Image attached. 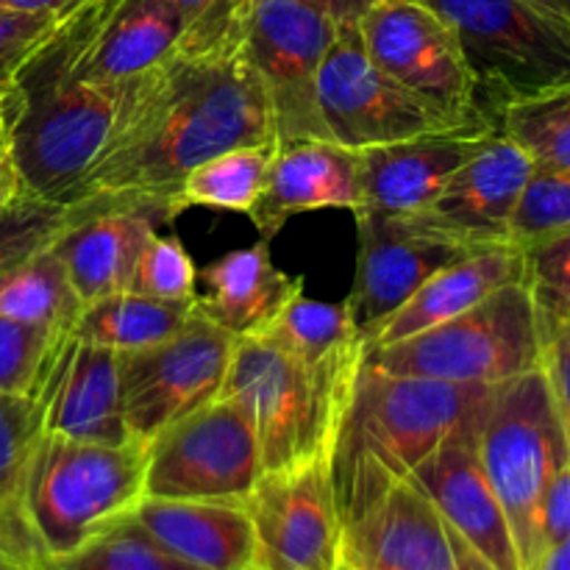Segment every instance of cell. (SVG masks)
<instances>
[{
  "label": "cell",
  "instance_id": "1",
  "mask_svg": "<svg viewBox=\"0 0 570 570\" xmlns=\"http://www.w3.org/2000/svg\"><path fill=\"white\" fill-rule=\"evenodd\" d=\"M273 139L278 142L271 98L237 37L206 48L181 45L122 83L109 142L70 204L104 195L178 200L184 178L206 159Z\"/></svg>",
  "mask_w": 570,
  "mask_h": 570
},
{
  "label": "cell",
  "instance_id": "2",
  "mask_svg": "<svg viewBox=\"0 0 570 570\" xmlns=\"http://www.w3.org/2000/svg\"><path fill=\"white\" fill-rule=\"evenodd\" d=\"M490 399L484 384L404 376L362 360L328 451L343 527L451 438L482 426Z\"/></svg>",
  "mask_w": 570,
  "mask_h": 570
},
{
  "label": "cell",
  "instance_id": "3",
  "mask_svg": "<svg viewBox=\"0 0 570 570\" xmlns=\"http://www.w3.org/2000/svg\"><path fill=\"white\" fill-rule=\"evenodd\" d=\"M142 443H83L39 434L26 479V515L45 566L120 523L145 499Z\"/></svg>",
  "mask_w": 570,
  "mask_h": 570
},
{
  "label": "cell",
  "instance_id": "4",
  "mask_svg": "<svg viewBox=\"0 0 570 570\" xmlns=\"http://www.w3.org/2000/svg\"><path fill=\"white\" fill-rule=\"evenodd\" d=\"M456 33L488 120L570 83V20L532 0H421Z\"/></svg>",
  "mask_w": 570,
  "mask_h": 570
},
{
  "label": "cell",
  "instance_id": "5",
  "mask_svg": "<svg viewBox=\"0 0 570 570\" xmlns=\"http://www.w3.org/2000/svg\"><path fill=\"white\" fill-rule=\"evenodd\" d=\"M543 345L532 293L515 282L440 326L365 351V362L404 376L495 387L543 365Z\"/></svg>",
  "mask_w": 570,
  "mask_h": 570
},
{
  "label": "cell",
  "instance_id": "6",
  "mask_svg": "<svg viewBox=\"0 0 570 570\" xmlns=\"http://www.w3.org/2000/svg\"><path fill=\"white\" fill-rule=\"evenodd\" d=\"M184 37L187 17L170 0H76L56 14L17 78L122 87L176 53Z\"/></svg>",
  "mask_w": 570,
  "mask_h": 570
},
{
  "label": "cell",
  "instance_id": "7",
  "mask_svg": "<svg viewBox=\"0 0 570 570\" xmlns=\"http://www.w3.org/2000/svg\"><path fill=\"white\" fill-rule=\"evenodd\" d=\"M479 460L515 538L521 570L540 557V501L570 460L543 365L495 384L479 432Z\"/></svg>",
  "mask_w": 570,
  "mask_h": 570
},
{
  "label": "cell",
  "instance_id": "8",
  "mask_svg": "<svg viewBox=\"0 0 570 570\" xmlns=\"http://www.w3.org/2000/svg\"><path fill=\"white\" fill-rule=\"evenodd\" d=\"M20 111L9 131L11 159L28 195L70 204L104 154L122 87L67 78H17Z\"/></svg>",
  "mask_w": 570,
  "mask_h": 570
},
{
  "label": "cell",
  "instance_id": "9",
  "mask_svg": "<svg viewBox=\"0 0 570 570\" xmlns=\"http://www.w3.org/2000/svg\"><path fill=\"white\" fill-rule=\"evenodd\" d=\"M351 390L323 382L265 334L234 343L223 384L254 417L265 471L328 454Z\"/></svg>",
  "mask_w": 570,
  "mask_h": 570
},
{
  "label": "cell",
  "instance_id": "10",
  "mask_svg": "<svg viewBox=\"0 0 570 570\" xmlns=\"http://www.w3.org/2000/svg\"><path fill=\"white\" fill-rule=\"evenodd\" d=\"M265 473L248 406L217 395L148 443V499L228 501L245 504Z\"/></svg>",
  "mask_w": 570,
  "mask_h": 570
},
{
  "label": "cell",
  "instance_id": "11",
  "mask_svg": "<svg viewBox=\"0 0 570 570\" xmlns=\"http://www.w3.org/2000/svg\"><path fill=\"white\" fill-rule=\"evenodd\" d=\"M340 26L306 0H243L237 42L271 98L278 145L328 139L317 76Z\"/></svg>",
  "mask_w": 570,
  "mask_h": 570
},
{
  "label": "cell",
  "instance_id": "12",
  "mask_svg": "<svg viewBox=\"0 0 570 570\" xmlns=\"http://www.w3.org/2000/svg\"><path fill=\"white\" fill-rule=\"evenodd\" d=\"M237 337L198 309L173 337L120 354L122 417L134 443L150 440L223 393Z\"/></svg>",
  "mask_w": 570,
  "mask_h": 570
},
{
  "label": "cell",
  "instance_id": "13",
  "mask_svg": "<svg viewBox=\"0 0 570 570\" xmlns=\"http://www.w3.org/2000/svg\"><path fill=\"white\" fill-rule=\"evenodd\" d=\"M317 111L328 139L351 150L471 122L434 109L379 70L362 45L360 26H340L337 39L323 59L317 76Z\"/></svg>",
  "mask_w": 570,
  "mask_h": 570
},
{
  "label": "cell",
  "instance_id": "14",
  "mask_svg": "<svg viewBox=\"0 0 570 570\" xmlns=\"http://www.w3.org/2000/svg\"><path fill=\"white\" fill-rule=\"evenodd\" d=\"M248 507L256 570H337L343 521L328 454L262 473Z\"/></svg>",
  "mask_w": 570,
  "mask_h": 570
},
{
  "label": "cell",
  "instance_id": "15",
  "mask_svg": "<svg viewBox=\"0 0 570 570\" xmlns=\"http://www.w3.org/2000/svg\"><path fill=\"white\" fill-rule=\"evenodd\" d=\"M360 37L379 70L456 120H488L456 33L421 0H382L360 20Z\"/></svg>",
  "mask_w": 570,
  "mask_h": 570
},
{
  "label": "cell",
  "instance_id": "16",
  "mask_svg": "<svg viewBox=\"0 0 570 570\" xmlns=\"http://www.w3.org/2000/svg\"><path fill=\"white\" fill-rule=\"evenodd\" d=\"M181 209L165 195H104L72 204V220L50 248L81 304L126 289L150 234L173 228Z\"/></svg>",
  "mask_w": 570,
  "mask_h": 570
},
{
  "label": "cell",
  "instance_id": "17",
  "mask_svg": "<svg viewBox=\"0 0 570 570\" xmlns=\"http://www.w3.org/2000/svg\"><path fill=\"white\" fill-rule=\"evenodd\" d=\"M532 173L534 165L527 150L495 131L456 167L426 209L404 220L468 250L512 243V217Z\"/></svg>",
  "mask_w": 570,
  "mask_h": 570
},
{
  "label": "cell",
  "instance_id": "18",
  "mask_svg": "<svg viewBox=\"0 0 570 570\" xmlns=\"http://www.w3.org/2000/svg\"><path fill=\"white\" fill-rule=\"evenodd\" d=\"M33 401L39 434L83 443H131L120 399V354L61 332L39 371Z\"/></svg>",
  "mask_w": 570,
  "mask_h": 570
},
{
  "label": "cell",
  "instance_id": "19",
  "mask_svg": "<svg viewBox=\"0 0 570 570\" xmlns=\"http://www.w3.org/2000/svg\"><path fill=\"white\" fill-rule=\"evenodd\" d=\"M356 220V273L348 304L362 345L379 323L387 321L432 278L440 267L468 254V248L421 232L404 217L371 209L351 212Z\"/></svg>",
  "mask_w": 570,
  "mask_h": 570
},
{
  "label": "cell",
  "instance_id": "20",
  "mask_svg": "<svg viewBox=\"0 0 570 570\" xmlns=\"http://www.w3.org/2000/svg\"><path fill=\"white\" fill-rule=\"evenodd\" d=\"M471 554L412 479L395 482L343 527V557L356 570H465Z\"/></svg>",
  "mask_w": 570,
  "mask_h": 570
},
{
  "label": "cell",
  "instance_id": "21",
  "mask_svg": "<svg viewBox=\"0 0 570 570\" xmlns=\"http://www.w3.org/2000/svg\"><path fill=\"white\" fill-rule=\"evenodd\" d=\"M495 131L499 122L471 120L360 150V209L390 217L417 215L438 198L456 167L471 159Z\"/></svg>",
  "mask_w": 570,
  "mask_h": 570
},
{
  "label": "cell",
  "instance_id": "22",
  "mask_svg": "<svg viewBox=\"0 0 570 570\" xmlns=\"http://www.w3.org/2000/svg\"><path fill=\"white\" fill-rule=\"evenodd\" d=\"M479 432L482 426H473L451 438L410 479L438 507L451 532L460 534L490 568L521 570L507 512L479 460Z\"/></svg>",
  "mask_w": 570,
  "mask_h": 570
},
{
  "label": "cell",
  "instance_id": "23",
  "mask_svg": "<svg viewBox=\"0 0 570 570\" xmlns=\"http://www.w3.org/2000/svg\"><path fill=\"white\" fill-rule=\"evenodd\" d=\"M362 206L360 150L334 139H301L278 145L267 184L248 212L259 239L273 243L284 223L301 212L348 209Z\"/></svg>",
  "mask_w": 570,
  "mask_h": 570
},
{
  "label": "cell",
  "instance_id": "24",
  "mask_svg": "<svg viewBox=\"0 0 570 570\" xmlns=\"http://www.w3.org/2000/svg\"><path fill=\"white\" fill-rule=\"evenodd\" d=\"M298 293H304V278L278 271L271 243L256 239L250 248L228 250L198 267L195 309L232 337H254Z\"/></svg>",
  "mask_w": 570,
  "mask_h": 570
},
{
  "label": "cell",
  "instance_id": "25",
  "mask_svg": "<svg viewBox=\"0 0 570 570\" xmlns=\"http://www.w3.org/2000/svg\"><path fill=\"white\" fill-rule=\"evenodd\" d=\"M515 282H523V248L518 243L484 245V248L468 250L451 265L440 267L401 309L379 323L371 337L365 340V351L384 348V345L440 326V323L476 306L495 289Z\"/></svg>",
  "mask_w": 570,
  "mask_h": 570
},
{
  "label": "cell",
  "instance_id": "26",
  "mask_svg": "<svg viewBox=\"0 0 570 570\" xmlns=\"http://www.w3.org/2000/svg\"><path fill=\"white\" fill-rule=\"evenodd\" d=\"M134 521L170 554L198 570H250L256 557L248 507L228 501L148 499L131 512Z\"/></svg>",
  "mask_w": 570,
  "mask_h": 570
},
{
  "label": "cell",
  "instance_id": "27",
  "mask_svg": "<svg viewBox=\"0 0 570 570\" xmlns=\"http://www.w3.org/2000/svg\"><path fill=\"white\" fill-rule=\"evenodd\" d=\"M262 334L323 382L354 387L365 345L345 301L334 304L298 293Z\"/></svg>",
  "mask_w": 570,
  "mask_h": 570
},
{
  "label": "cell",
  "instance_id": "28",
  "mask_svg": "<svg viewBox=\"0 0 570 570\" xmlns=\"http://www.w3.org/2000/svg\"><path fill=\"white\" fill-rule=\"evenodd\" d=\"M193 312L195 298L165 301L120 289L83 304L67 332L117 354H128L173 337L193 317Z\"/></svg>",
  "mask_w": 570,
  "mask_h": 570
},
{
  "label": "cell",
  "instance_id": "29",
  "mask_svg": "<svg viewBox=\"0 0 570 570\" xmlns=\"http://www.w3.org/2000/svg\"><path fill=\"white\" fill-rule=\"evenodd\" d=\"M39 421L28 395H0V540L31 570H45L26 515V479Z\"/></svg>",
  "mask_w": 570,
  "mask_h": 570
},
{
  "label": "cell",
  "instance_id": "30",
  "mask_svg": "<svg viewBox=\"0 0 570 570\" xmlns=\"http://www.w3.org/2000/svg\"><path fill=\"white\" fill-rule=\"evenodd\" d=\"M81 306L65 262L50 245L0 276V315L14 321L67 332Z\"/></svg>",
  "mask_w": 570,
  "mask_h": 570
},
{
  "label": "cell",
  "instance_id": "31",
  "mask_svg": "<svg viewBox=\"0 0 570 570\" xmlns=\"http://www.w3.org/2000/svg\"><path fill=\"white\" fill-rule=\"evenodd\" d=\"M278 142H256L223 150L195 167L178 187V206H212V209L243 212L248 215L267 184Z\"/></svg>",
  "mask_w": 570,
  "mask_h": 570
},
{
  "label": "cell",
  "instance_id": "32",
  "mask_svg": "<svg viewBox=\"0 0 570 570\" xmlns=\"http://www.w3.org/2000/svg\"><path fill=\"white\" fill-rule=\"evenodd\" d=\"M499 131L527 150L534 170H570V83L507 106Z\"/></svg>",
  "mask_w": 570,
  "mask_h": 570
},
{
  "label": "cell",
  "instance_id": "33",
  "mask_svg": "<svg viewBox=\"0 0 570 570\" xmlns=\"http://www.w3.org/2000/svg\"><path fill=\"white\" fill-rule=\"evenodd\" d=\"M45 570H198L150 538L131 515Z\"/></svg>",
  "mask_w": 570,
  "mask_h": 570
},
{
  "label": "cell",
  "instance_id": "34",
  "mask_svg": "<svg viewBox=\"0 0 570 570\" xmlns=\"http://www.w3.org/2000/svg\"><path fill=\"white\" fill-rule=\"evenodd\" d=\"M70 220L72 204L45 200L28 193L11 200L6 209H0V276L53 245Z\"/></svg>",
  "mask_w": 570,
  "mask_h": 570
},
{
  "label": "cell",
  "instance_id": "35",
  "mask_svg": "<svg viewBox=\"0 0 570 570\" xmlns=\"http://www.w3.org/2000/svg\"><path fill=\"white\" fill-rule=\"evenodd\" d=\"M523 248V284L538 306L540 328L549 334L570 321V232L532 239Z\"/></svg>",
  "mask_w": 570,
  "mask_h": 570
},
{
  "label": "cell",
  "instance_id": "36",
  "mask_svg": "<svg viewBox=\"0 0 570 570\" xmlns=\"http://www.w3.org/2000/svg\"><path fill=\"white\" fill-rule=\"evenodd\" d=\"M126 289L150 298L193 301L198 293V267L187 254L178 234L170 228L150 234L139 250Z\"/></svg>",
  "mask_w": 570,
  "mask_h": 570
},
{
  "label": "cell",
  "instance_id": "37",
  "mask_svg": "<svg viewBox=\"0 0 570 570\" xmlns=\"http://www.w3.org/2000/svg\"><path fill=\"white\" fill-rule=\"evenodd\" d=\"M570 232V170H534L512 217V243Z\"/></svg>",
  "mask_w": 570,
  "mask_h": 570
},
{
  "label": "cell",
  "instance_id": "38",
  "mask_svg": "<svg viewBox=\"0 0 570 570\" xmlns=\"http://www.w3.org/2000/svg\"><path fill=\"white\" fill-rule=\"evenodd\" d=\"M61 332L0 315V395H31Z\"/></svg>",
  "mask_w": 570,
  "mask_h": 570
},
{
  "label": "cell",
  "instance_id": "39",
  "mask_svg": "<svg viewBox=\"0 0 570 570\" xmlns=\"http://www.w3.org/2000/svg\"><path fill=\"white\" fill-rule=\"evenodd\" d=\"M56 14H20L0 11V87L11 83L22 70L45 33L53 26Z\"/></svg>",
  "mask_w": 570,
  "mask_h": 570
},
{
  "label": "cell",
  "instance_id": "40",
  "mask_svg": "<svg viewBox=\"0 0 570 570\" xmlns=\"http://www.w3.org/2000/svg\"><path fill=\"white\" fill-rule=\"evenodd\" d=\"M187 17L184 45L206 48L237 37V11L243 0H170Z\"/></svg>",
  "mask_w": 570,
  "mask_h": 570
},
{
  "label": "cell",
  "instance_id": "41",
  "mask_svg": "<svg viewBox=\"0 0 570 570\" xmlns=\"http://www.w3.org/2000/svg\"><path fill=\"white\" fill-rule=\"evenodd\" d=\"M543 371L549 379L551 395H554L557 415H560L562 432H566L570 449V321L557 323L546 334L543 345Z\"/></svg>",
  "mask_w": 570,
  "mask_h": 570
},
{
  "label": "cell",
  "instance_id": "42",
  "mask_svg": "<svg viewBox=\"0 0 570 570\" xmlns=\"http://www.w3.org/2000/svg\"><path fill=\"white\" fill-rule=\"evenodd\" d=\"M570 534V460L551 476L540 501V554Z\"/></svg>",
  "mask_w": 570,
  "mask_h": 570
},
{
  "label": "cell",
  "instance_id": "43",
  "mask_svg": "<svg viewBox=\"0 0 570 570\" xmlns=\"http://www.w3.org/2000/svg\"><path fill=\"white\" fill-rule=\"evenodd\" d=\"M309 6H315L317 11H323L326 17H332L337 26H360L362 17L379 6L382 0H306Z\"/></svg>",
  "mask_w": 570,
  "mask_h": 570
},
{
  "label": "cell",
  "instance_id": "44",
  "mask_svg": "<svg viewBox=\"0 0 570 570\" xmlns=\"http://www.w3.org/2000/svg\"><path fill=\"white\" fill-rule=\"evenodd\" d=\"M26 193L20 181V173H17L14 159H11V148H9V137L0 139V209L17 200L20 195Z\"/></svg>",
  "mask_w": 570,
  "mask_h": 570
},
{
  "label": "cell",
  "instance_id": "45",
  "mask_svg": "<svg viewBox=\"0 0 570 570\" xmlns=\"http://www.w3.org/2000/svg\"><path fill=\"white\" fill-rule=\"evenodd\" d=\"M76 0H0V11H20V14H59Z\"/></svg>",
  "mask_w": 570,
  "mask_h": 570
},
{
  "label": "cell",
  "instance_id": "46",
  "mask_svg": "<svg viewBox=\"0 0 570 570\" xmlns=\"http://www.w3.org/2000/svg\"><path fill=\"white\" fill-rule=\"evenodd\" d=\"M529 570H570V534L560 543L543 549V554L534 560V566Z\"/></svg>",
  "mask_w": 570,
  "mask_h": 570
},
{
  "label": "cell",
  "instance_id": "47",
  "mask_svg": "<svg viewBox=\"0 0 570 570\" xmlns=\"http://www.w3.org/2000/svg\"><path fill=\"white\" fill-rule=\"evenodd\" d=\"M17 111H20V92H17L14 83H6V87H0V139L9 137Z\"/></svg>",
  "mask_w": 570,
  "mask_h": 570
},
{
  "label": "cell",
  "instance_id": "48",
  "mask_svg": "<svg viewBox=\"0 0 570 570\" xmlns=\"http://www.w3.org/2000/svg\"><path fill=\"white\" fill-rule=\"evenodd\" d=\"M0 570H31V568L22 566V562L17 560L14 554H11L9 546H6L3 540H0Z\"/></svg>",
  "mask_w": 570,
  "mask_h": 570
},
{
  "label": "cell",
  "instance_id": "49",
  "mask_svg": "<svg viewBox=\"0 0 570 570\" xmlns=\"http://www.w3.org/2000/svg\"><path fill=\"white\" fill-rule=\"evenodd\" d=\"M532 3L543 6V9L554 11V14L568 17V20H570V0H532Z\"/></svg>",
  "mask_w": 570,
  "mask_h": 570
},
{
  "label": "cell",
  "instance_id": "50",
  "mask_svg": "<svg viewBox=\"0 0 570 570\" xmlns=\"http://www.w3.org/2000/svg\"><path fill=\"white\" fill-rule=\"evenodd\" d=\"M337 570H356L354 566H351V562L348 560H345V557H343V562H340V566H337Z\"/></svg>",
  "mask_w": 570,
  "mask_h": 570
},
{
  "label": "cell",
  "instance_id": "51",
  "mask_svg": "<svg viewBox=\"0 0 570 570\" xmlns=\"http://www.w3.org/2000/svg\"><path fill=\"white\" fill-rule=\"evenodd\" d=\"M250 570H256V568H250Z\"/></svg>",
  "mask_w": 570,
  "mask_h": 570
}]
</instances>
